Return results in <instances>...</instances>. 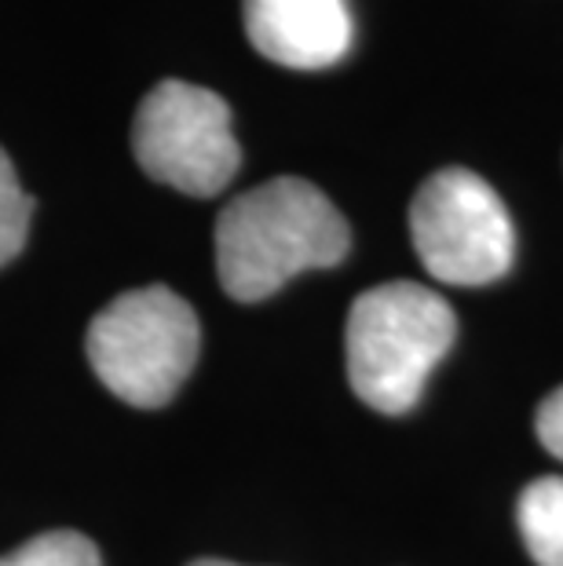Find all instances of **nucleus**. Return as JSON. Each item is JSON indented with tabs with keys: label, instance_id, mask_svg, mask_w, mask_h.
Segmentation results:
<instances>
[{
	"label": "nucleus",
	"instance_id": "f257e3e1",
	"mask_svg": "<svg viewBox=\"0 0 563 566\" xmlns=\"http://www.w3.org/2000/svg\"><path fill=\"white\" fill-rule=\"evenodd\" d=\"M352 249L344 216L315 184L268 179L238 195L217 220V271L227 296L257 304L301 271L337 268Z\"/></svg>",
	"mask_w": 563,
	"mask_h": 566
},
{
	"label": "nucleus",
	"instance_id": "f03ea898",
	"mask_svg": "<svg viewBox=\"0 0 563 566\" xmlns=\"http://www.w3.org/2000/svg\"><path fill=\"white\" fill-rule=\"evenodd\" d=\"M458 318L450 304L417 282L366 289L347 311L344 355L352 391L369 409L399 417L414 409L425 380L450 352Z\"/></svg>",
	"mask_w": 563,
	"mask_h": 566
},
{
	"label": "nucleus",
	"instance_id": "7ed1b4c3",
	"mask_svg": "<svg viewBox=\"0 0 563 566\" xmlns=\"http://www.w3.org/2000/svg\"><path fill=\"white\" fill-rule=\"evenodd\" d=\"M198 315L169 285H147L114 296L85 333L95 377L117 399L158 409L176 399L198 363Z\"/></svg>",
	"mask_w": 563,
	"mask_h": 566
},
{
	"label": "nucleus",
	"instance_id": "20e7f679",
	"mask_svg": "<svg viewBox=\"0 0 563 566\" xmlns=\"http://www.w3.org/2000/svg\"><path fill=\"white\" fill-rule=\"evenodd\" d=\"M132 150L150 179L190 198L220 195L242 165L227 103L187 81H161L143 95Z\"/></svg>",
	"mask_w": 563,
	"mask_h": 566
},
{
	"label": "nucleus",
	"instance_id": "39448f33",
	"mask_svg": "<svg viewBox=\"0 0 563 566\" xmlns=\"http://www.w3.org/2000/svg\"><path fill=\"white\" fill-rule=\"evenodd\" d=\"M410 234L425 271L447 285H487L517 256L505 205L469 168H442L425 179L410 205Z\"/></svg>",
	"mask_w": 563,
	"mask_h": 566
},
{
	"label": "nucleus",
	"instance_id": "423d86ee",
	"mask_svg": "<svg viewBox=\"0 0 563 566\" xmlns=\"http://www.w3.org/2000/svg\"><path fill=\"white\" fill-rule=\"evenodd\" d=\"M249 44L290 70H326L352 48L344 0H242Z\"/></svg>",
	"mask_w": 563,
	"mask_h": 566
},
{
	"label": "nucleus",
	"instance_id": "0eeeda50",
	"mask_svg": "<svg viewBox=\"0 0 563 566\" xmlns=\"http://www.w3.org/2000/svg\"><path fill=\"white\" fill-rule=\"evenodd\" d=\"M520 534L538 566H563V479H534L520 493Z\"/></svg>",
	"mask_w": 563,
	"mask_h": 566
},
{
	"label": "nucleus",
	"instance_id": "6e6552de",
	"mask_svg": "<svg viewBox=\"0 0 563 566\" xmlns=\"http://www.w3.org/2000/svg\"><path fill=\"white\" fill-rule=\"evenodd\" d=\"M0 566H103L100 548L77 530H48L15 552L0 556Z\"/></svg>",
	"mask_w": 563,
	"mask_h": 566
},
{
	"label": "nucleus",
	"instance_id": "1a4fd4ad",
	"mask_svg": "<svg viewBox=\"0 0 563 566\" xmlns=\"http://www.w3.org/2000/svg\"><path fill=\"white\" fill-rule=\"evenodd\" d=\"M30 212H33V201L27 198V190L19 187V176H15V168H11L8 154L0 150V268L15 260L22 245H27Z\"/></svg>",
	"mask_w": 563,
	"mask_h": 566
},
{
	"label": "nucleus",
	"instance_id": "9d476101",
	"mask_svg": "<svg viewBox=\"0 0 563 566\" xmlns=\"http://www.w3.org/2000/svg\"><path fill=\"white\" fill-rule=\"evenodd\" d=\"M534 428H538V439H542L545 450L563 461V388L545 395V402L538 406Z\"/></svg>",
	"mask_w": 563,
	"mask_h": 566
},
{
	"label": "nucleus",
	"instance_id": "9b49d317",
	"mask_svg": "<svg viewBox=\"0 0 563 566\" xmlns=\"http://www.w3.org/2000/svg\"><path fill=\"white\" fill-rule=\"evenodd\" d=\"M187 566H238V563H227V559H195V563H187Z\"/></svg>",
	"mask_w": 563,
	"mask_h": 566
}]
</instances>
